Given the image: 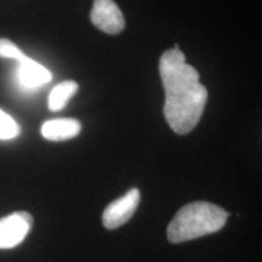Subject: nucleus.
Here are the masks:
<instances>
[{"label":"nucleus","instance_id":"obj_1","mask_svg":"<svg viewBox=\"0 0 262 262\" xmlns=\"http://www.w3.org/2000/svg\"><path fill=\"white\" fill-rule=\"evenodd\" d=\"M165 103L163 112L169 126L179 135H186L196 126L208 101V90L199 81V73L186 63L180 49H170L159 60Z\"/></svg>","mask_w":262,"mask_h":262},{"label":"nucleus","instance_id":"obj_3","mask_svg":"<svg viewBox=\"0 0 262 262\" xmlns=\"http://www.w3.org/2000/svg\"><path fill=\"white\" fill-rule=\"evenodd\" d=\"M32 226V215L26 211L12 212L0 219V249H12L21 244Z\"/></svg>","mask_w":262,"mask_h":262},{"label":"nucleus","instance_id":"obj_9","mask_svg":"<svg viewBox=\"0 0 262 262\" xmlns=\"http://www.w3.org/2000/svg\"><path fill=\"white\" fill-rule=\"evenodd\" d=\"M19 133H21V127L18 123L11 116L0 110V140L16 139Z\"/></svg>","mask_w":262,"mask_h":262},{"label":"nucleus","instance_id":"obj_10","mask_svg":"<svg viewBox=\"0 0 262 262\" xmlns=\"http://www.w3.org/2000/svg\"><path fill=\"white\" fill-rule=\"evenodd\" d=\"M26 56H27V55H25L24 52L21 51V49L12 41H10L9 39H0V57L11 58V60H16L19 62L24 60Z\"/></svg>","mask_w":262,"mask_h":262},{"label":"nucleus","instance_id":"obj_4","mask_svg":"<svg viewBox=\"0 0 262 262\" xmlns=\"http://www.w3.org/2000/svg\"><path fill=\"white\" fill-rule=\"evenodd\" d=\"M141 193L137 188L130 189L122 198L111 203L102 214V224L107 229H116L133 217L140 204Z\"/></svg>","mask_w":262,"mask_h":262},{"label":"nucleus","instance_id":"obj_7","mask_svg":"<svg viewBox=\"0 0 262 262\" xmlns=\"http://www.w3.org/2000/svg\"><path fill=\"white\" fill-rule=\"evenodd\" d=\"M81 124L72 118L51 119L41 125V135L49 141H66L79 135Z\"/></svg>","mask_w":262,"mask_h":262},{"label":"nucleus","instance_id":"obj_8","mask_svg":"<svg viewBox=\"0 0 262 262\" xmlns=\"http://www.w3.org/2000/svg\"><path fill=\"white\" fill-rule=\"evenodd\" d=\"M78 91V84L73 80H67L60 83L51 90L49 96L48 106L52 112H58L63 110L68 101L74 96Z\"/></svg>","mask_w":262,"mask_h":262},{"label":"nucleus","instance_id":"obj_5","mask_svg":"<svg viewBox=\"0 0 262 262\" xmlns=\"http://www.w3.org/2000/svg\"><path fill=\"white\" fill-rule=\"evenodd\" d=\"M91 22L107 34H118L124 29V16L113 0H95Z\"/></svg>","mask_w":262,"mask_h":262},{"label":"nucleus","instance_id":"obj_2","mask_svg":"<svg viewBox=\"0 0 262 262\" xmlns=\"http://www.w3.org/2000/svg\"><path fill=\"white\" fill-rule=\"evenodd\" d=\"M228 212L208 202H193L180 209L168 226L170 243L178 244L215 233L226 225Z\"/></svg>","mask_w":262,"mask_h":262},{"label":"nucleus","instance_id":"obj_6","mask_svg":"<svg viewBox=\"0 0 262 262\" xmlns=\"http://www.w3.org/2000/svg\"><path fill=\"white\" fill-rule=\"evenodd\" d=\"M51 79V72L37 61L26 56L24 60L18 62L16 80L22 90L33 91L39 89L42 85L50 83Z\"/></svg>","mask_w":262,"mask_h":262}]
</instances>
